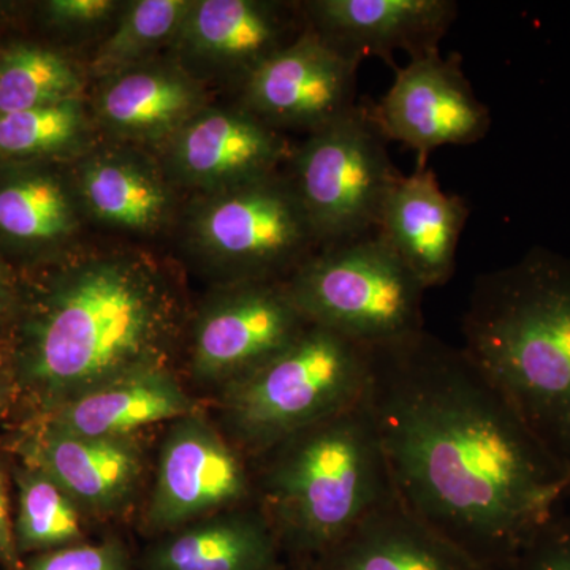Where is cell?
<instances>
[{
	"mask_svg": "<svg viewBox=\"0 0 570 570\" xmlns=\"http://www.w3.org/2000/svg\"><path fill=\"white\" fill-rule=\"evenodd\" d=\"M257 461L254 502L283 554L306 562L307 570L395 497L363 400L285 439Z\"/></svg>",
	"mask_w": 570,
	"mask_h": 570,
	"instance_id": "obj_4",
	"label": "cell"
},
{
	"mask_svg": "<svg viewBox=\"0 0 570 570\" xmlns=\"http://www.w3.org/2000/svg\"><path fill=\"white\" fill-rule=\"evenodd\" d=\"M311 570L483 569L392 497Z\"/></svg>",
	"mask_w": 570,
	"mask_h": 570,
	"instance_id": "obj_21",
	"label": "cell"
},
{
	"mask_svg": "<svg viewBox=\"0 0 570 570\" xmlns=\"http://www.w3.org/2000/svg\"><path fill=\"white\" fill-rule=\"evenodd\" d=\"M370 100L294 148L285 175L305 206L321 247L377 232L382 209L401 171Z\"/></svg>",
	"mask_w": 570,
	"mask_h": 570,
	"instance_id": "obj_8",
	"label": "cell"
},
{
	"mask_svg": "<svg viewBox=\"0 0 570 570\" xmlns=\"http://www.w3.org/2000/svg\"><path fill=\"white\" fill-rule=\"evenodd\" d=\"M371 116L389 141L417 153V168L442 146H469L487 137L489 107L479 100L463 70L460 52L441 50L395 67V80L379 102L370 100Z\"/></svg>",
	"mask_w": 570,
	"mask_h": 570,
	"instance_id": "obj_9",
	"label": "cell"
},
{
	"mask_svg": "<svg viewBox=\"0 0 570 570\" xmlns=\"http://www.w3.org/2000/svg\"><path fill=\"white\" fill-rule=\"evenodd\" d=\"M370 377V347L309 324L283 351L223 389L232 442L261 459L306 428L355 406Z\"/></svg>",
	"mask_w": 570,
	"mask_h": 570,
	"instance_id": "obj_5",
	"label": "cell"
},
{
	"mask_svg": "<svg viewBox=\"0 0 570 570\" xmlns=\"http://www.w3.org/2000/svg\"><path fill=\"white\" fill-rule=\"evenodd\" d=\"M363 401L397 501L483 570H513L570 497V468L425 330L370 347Z\"/></svg>",
	"mask_w": 570,
	"mask_h": 570,
	"instance_id": "obj_1",
	"label": "cell"
},
{
	"mask_svg": "<svg viewBox=\"0 0 570 570\" xmlns=\"http://www.w3.org/2000/svg\"><path fill=\"white\" fill-rule=\"evenodd\" d=\"M195 253L232 283H285L321 249L285 171L204 194L187 219Z\"/></svg>",
	"mask_w": 570,
	"mask_h": 570,
	"instance_id": "obj_7",
	"label": "cell"
},
{
	"mask_svg": "<svg viewBox=\"0 0 570 570\" xmlns=\"http://www.w3.org/2000/svg\"><path fill=\"white\" fill-rule=\"evenodd\" d=\"M284 285L309 324L365 347L425 330V288L377 232L321 247Z\"/></svg>",
	"mask_w": 570,
	"mask_h": 570,
	"instance_id": "obj_6",
	"label": "cell"
},
{
	"mask_svg": "<svg viewBox=\"0 0 570 570\" xmlns=\"http://www.w3.org/2000/svg\"><path fill=\"white\" fill-rule=\"evenodd\" d=\"M81 89L80 71L58 52L20 45L0 59V115L80 99Z\"/></svg>",
	"mask_w": 570,
	"mask_h": 570,
	"instance_id": "obj_25",
	"label": "cell"
},
{
	"mask_svg": "<svg viewBox=\"0 0 570 570\" xmlns=\"http://www.w3.org/2000/svg\"><path fill=\"white\" fill-rule=\"evenodd\" d=\"M513 570H570V515L558 513L550 520Z\"/></svg>",
	"mask_w": 570,
	"mask_h": 570,
	"instance_id": "obj_28",
	"label": "cell"
},
{
	"mask_svg": "<svg viewBox=\"0 0 570 570\" xmlns=\"http://www.w3.org/2000/svg\"><path fill=\"white\" fill-rule=\"evenodd\" d=\"M0 295H2V279H0Z\"/></svg>",
	"mask_w": 570,
	"mask_h": 570,
	"instance_id": "obj_32",
	"label": "cell"
},
{
	"mask_svg": "<svg viewBox=\"0 0 570 570\" xmlns=\"http://www.w3.org/2000/svg\"><path fill=\"white\" fill-rule=\"evenodd\" d=\"M0 558L9 561L14 558V538L13 530H11L9 501H7L2 482H0Z\"/></svg>",
	"mask_w": 570,
	"mask_h": 570,
	"instance_id": "obj_31",
	"label": "cell"
},
{
	"mask_svg": "<svg viewBox=\"0 0 570 570\" xmlns=\"http://www.w3.org/2000/svg\"><path fill=\"white\" fill-rule=\"evenodd\" d=\"M194 2L138 0L124 7L115 31L97 51L91 73L102 78L149 62V58L178 39Z\"/></svg>",
	"mask_w": 570,
	"mask_h": 570,
	"instance_id": "obj_24",
	"label": "cell"
},
{
	"mask_svg": "<svg viewBox=\"0 0 570 570\" xmlns=\"http://www.w3.org/2000/svg\"><path fill=\"white\" fill-rule=\"evenodd\" d=\"M254 502V478L234 442L200 414L175 420L157 461L146 520L170 532Z\"/></svg>",
	"mask_w": 570,
	"mask_h": 570,
	"instance_id": "obj_10",
	"label": "cell"
},
{
	"mask_svg": "<svg viewBox=\"0 0 570 570\" xmlns=\"http://www.w3.org/2000/svg\"><path fill=\"white\" fill-rule=\"evenodd\" d=\"M205 100L193 73L176 63L149 61L102 78L94 115L124 140L165 142L204 110Z\"/></svg>",
	"mask_w": 570,
	"mask_h": 570,
	"instance_id": "obj_17",
	"label": "cell"
},
{
	"mask_svg": "<svg viewBox=\"0 0 570 570\" xmlns=\"http://www.w3.org/2000/svg\"><path fill=\"white\" fill-rule=\"evenodd\" d=\"M33 456L39 471L88 512L121 508L142 474L141 450L130 438L77 436L50 426Z\"/></svg>",
	"mask_w": 570,
	"mask_h": 570,
	"instance_id": "obj_22",
	"label": "cell"
},
{
	"mask_svg": "<svg viewBox=\"0 0 570 570\" xmlns=\"http://www.w3.org/2000/svg\"><path fill=\"white\" fill-rule=\"evenodd\" d=\"M193 412L194 401L163 363L63 401L50 426L77 436L130 438L140 428L175 422Z\"/></svg>",
	"mask_w": 570,
	"mask_h": 570,
	"instance_id": "obj_18",
	"label": "cell"
},
{
	"mask_svg": "<svg viewBox=\"0 0 570 570\" xmlns=\"http://www.w3.org/2000/svg\"><path fill=\"white\" fill-rule=\"evenodd\" d=\"M294 148L242 105L198 111L165 141L167 171L175 181L219 193L276 174Z\"/></svg>",
	"mask_w": 570,
	"mask_h": 570,
	"instance_id": "obj_13",
	"label": "cell"
},
{
	"mask_svg": "<svg viewBox=\"0 0 570 570\" xmlns=\"http://www.w3.org/2000/svg\"><path fill=\"white\" fill-rule=\"evenodd\" d=\"M461 332L472 363L570 468V257L534 246L480 275Z\"/></svg>",
	"mask_w": 570,
	"mask_h": 570,
	"instance_id": "obj_3",
	"label": "cell"
},
{
	"mask_svg": "<svg viewBox=\"0 0 570 570\" xmlns=\"http://www.w3.org/2000/svg\"><path fill=\"white\" fill-rule=\"evenodd\" d=\"M80 508L41 471L26 475L20 490L18 538L26 549H55L81 538Z\"/></svg>",
	"mask_w": 570,
	"mask_h": 570,
	"instance_id": "obj_27",
	"label": "cell"
},
{
	"mask_svg": "<svg viewBox=\"0 0 570 570\" xmlns=\"http://www.w3.org/2000/svg\"><path fill=\"white\" fill-rule=\"evenodd\" d=\"M306 31L299 3L272 0H198L175 45L189 66L245 85L276 52Z\"/></svg>",
	"mask_w": 570,
	"mask_h": 570,
	"instance_id": "obj_15",
	"label": "cell"
},
{
	"mask_svg": "<svg viewBox=\"0 0 570 570\" xmlns=\"http://www.w3.org/2000/svg\"><path fill=\"white\" fill-rule=\"evenodd\" d=\"M178 314L174 287L149 258L92 255L48 296L26 371L63 403L130 371L163 365Z\"/></svg>",
	"mask_w": 570,
	"mask_h": 570,
	"instance_id": "obj_2",
	"label": "cell"
},
{
	"mask_svg": "<svg viewBox=\"0 0 570 570\" xmlns=\"http://www.w3.org/2000/svg\"><path fill=\"white\" fill-rule=\"evenodd\" d=\"M358 69L306 29L247 78L238 105L277 132H318L358 105Z\"/></svg>",
	"mask_w": 570,
	"mask_h": 570,
	"instance_id": "obj_12",
	"label": "cell"
},
{
	"mask_svg": "<svg viewBox=\"0 0 570 570\" xmlns=\"http://www.w3.org/2000/svg\"><path fill=\"white\" fill-rule=\"evenodd\" d=\"M28 570H126V553L118 543H82L43 554Z\"/></svg>",
	"mask_w": 570,
	"mask_h": 570,
	"instance_id": "obj_29",
	"label": "cell"
},
{
	"mask_svg": "<svg viewBox=\"0 0 570 570\" xmlns=\"http://www.w3.org/2000/svg\"><path fill=\"white\" fill-rule=\"evenodd\" d=\"M80 208L96 223L153 235L175 212V195L163 171L146 157L122 149L85 154L75 181Z\"/></svg>",
	"mask_w": 570,
	"mask_h": 570,
	"instance_id": "obj_19",
	"label": "cell"
},
{
	"mask_svg": "<svg viewBox=\"0 0 570 570\" xmlns=\"http://www.w3.org/2000/svg\"><path fill=\"white\" fill-rule=\"evenodd\" d=\"M306 29L348 61L409 59L439 50L459 18L455 0H309L299 3Z\"/></svg>",
	"mask_w": 570,
	"mask_h": 570,
	"instance_id": "obj_14",
	"label": "cell"
},
{
	"mask_svg": "<svg viewBox=\"0 0 570 570\" xmlns=\"http://www.w3.org/2000/svg\"><path fill=\"white\" fill-rule=\"evenodd\" d=\"M91 132L81 99L0 115V157L48 156L73 151Z\"/></svg>",
	"mask_w": 570,
	"mask_h": 570,
	"instance_id": "obj_26",
	"label": "cell"
},
{
	"mask_svg": "<svg viewBox=\"0 0 570 570\" xmlns=\"http://www.w3.org/2000/svg\"><path fill=\"white\" fill-rule=\"evenodd\" d=\"M77 194L47 174L11 179L0 186V232L22 243H55L78 227Z\"/></svg>",
	"mask_w": 570,
	"mask_h": 570,
	"instance_id": "obj_23",
	"label": "cell"
},
{
	"mask_svg": "<svg viewBox=\"0 0 570 570\" xmlns=\"http://www.w3.org/2000/svg\"><path fill=\"white\" fill-rule=\"evenodd\" d=\"M469 214L460 195L441 189L433 168H415L390 189L377 234L428 291L452 279Z\"/></svg>",
	"mask_w": 570,
	"mask_h": 570,
	"instance_id": "obj_16",
	"label": "cell"
},
{
	"mask_svg": "<svg viewBox=\"0 0 570 570\" xmlns=\"http://www.w3.org/2000/svg\"><path fill=\"white\" fill-rule=\"evenodd\" d=\"M307 325L284 283L225 284L195 321L194 376L224 389L283 351Z\"/></svg>",
	"mask_w": 570,
	"mask_h": 570,
	"instance_id": "obj_11",
	"label": "cell"
},
{
	"mask_svg": "<svg viewBox=\"0 0 570 570\" xmlns=\"http://www.w3.org/2000/svg\"><path fill=\"white\" fill-rule=\"evenodd\" d=\"M146 570H284L275 531L255 502L167 532Z\"/></svg>",
	"mask_w": 570,
	"mask_h": 570,
	"instance_id": "obj_20",
	"label": "cell"
},
{
	"mask_svg": "<svg viewBox=\"0 0 570 570\" xmlns=\"http://www.w3.org/2000/svg\"><path fill=\"white\" fill-rule=\"evenodd\" d=\"M47 9L56 24L86 32L102 28L124 7L115 0H52Z\"/></svg>",
	"mask_w": 570,
	"mask_h": 570,
	"instance_id": "obj_30",
	"label": "cell"
}]
</instances>
